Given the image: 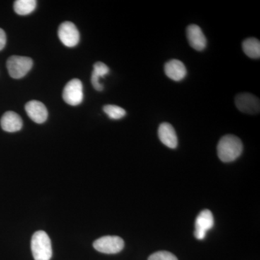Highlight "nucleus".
<instances>
[{
    "label": "nucleus",
    "mask_w": 260,
    "mask_h": 260,
    "mask_svg": "<svg viewBox=\"0 0 260 260\" xmlns=\"http://www.w3.org/2000/svg\"><path fill=\"white\" fill-rule=\"evenodd\" d=\"M237 109L246 114H258L260 110L259 99L251 93L239 94L235 99Z\"/></svg>",
    "instance_id": "nucleus-7"
},
{
    "label": "nucleus",
    "mask_w": 260,
    "mask_h": 260,
    "mask_svg": "<svg viewBox=\"0 0 260 260\" xmlns=\"http://www.w3.org/2000/svg\"><path fill=\"white\" fill-rule=\"evenodd\" d=\"M37 5L35 0H17L14 3V10L17 14L26 15L34 11Z\"/></svg>",
    "instance_id": "nucleus-16"
},
{
    "label": "nucleus",
    "mask_w": 260,
    "mask_h": 260,
    "mask_svg": "<svg viewBox=\"0 0 260 260\" xmlns=\"http://www.w3.org/2000/svg\"><path fill=\"white\" fill-rule=\"evenodd\" d=\"M58 36L61 43L68 47H74L80 41V34L74 23L64 22L59 25Z\"/></svg>",
    "instance_id": "nucleus-6"
},
{
    "label": "nucleus",
    "mask_w": 260,
    "mask_h": 260,
    "mask_svg": "<svg viewBox=\"0 0 260 260\" xmlns=\"http://www.w3.org/2000/svg\"><path fill=\"white\" fill-rule=\"evenodd\" d=\"M164 72L168 78L177 82L184 79L187 73L185 65L178 59H172L166 63Z\"/></svg>",
    "instance_id": "nucleus-12"
},
{
    "label": "nucleus",
    "mask_w": 260,
    "mask_h": 260,
    "mask_svg": "<svg viewBox=\"0 0 260 260\" xmlns=\"http://www.w3.org/2000/svg\"><path fill=\"white\" fill-rule=\"evenodd\" d=\"M109 73V69L107 65L102 62L98 61L93 65V71L92 73L91 82L93 86L98 91H102L104 89L102 84L100 83V78H104Z\"/></svg>",
    "instance_id": "nucleus-14"
},
{
    "label": "nucleus",
    "mask_w": 260,
    "mask_h": 260,
    "mask_svg": "<svg viewBox=\"0 0 260 260\" xmlns=\"http://www.w3.org/2000/svg\"><path fill=\"white\" fill-rule=\"evenodd\" d=\"M218 155L220 160L225 162L237 160L243 151V144L241 140L235 135H227L219 141Z\"/></svg>",
    "instance_id": "nucleus-1"
},
{
    "label": "nucleus",
    "mask_w": 260,
    "mask_h": 260,
    "mask_svg": "<svg viewBox=\"0 0 260 260\" xmlns=\"http://www.w3.org/2000/svg\"><path fill=\"white\" fill-rule=\"evenodd\" d=\"M213 225V213L209 210H203L195 220V238L199 240H203L206 237L207 232L210 230Z\"/></svg>",
    "instance_id": "nucleus-8"
},
{
    "label": "nucleus",
    "mask_w": 260,
    "mask_h": 260,
    "mask_svg": "<svg viewBox=\"0 0 260 260\" xmlns=\"http://www.w3.org/2000/svg\"><path fill=\"white\" fill-rule=\"evenodd\" d=\"M31 251L35 260H50L52 247L50 238L45 232L34 233L31 239Z\"/></svg>",
    "instance_id": "nucleus-2"
},
{
    "label": "nucleus",
    "mask_w": 260,
    "mask_h": 260,
    "mask_svg": "<svg viewBox=\"0 0 260 260\" xmlns=\"http://www.w3.org/2000/svg\"><path fill=\"white\" fill-rule=\"evenodd\" d=\"M25 111L30 119L37 124H42L47 121L48 111L43 103L39 101H30L25 107Z\"/></svg>",
    "instance_id": "nucleus-10"
},
{
    "label": "nucleus",
    "mask_w": 260,
    "mask_h": 260,
    "mask_svg": "<svg viewBox=\"0 0 260 260\" xmlns=\"http://www.w3.org/2000/svg\"><path fill=\"white\" fill-rule=\"evenodd\" d=\"M0 124L3 129L8 133H15L23 127L21 117L14 112H5L2 116Z\"/></svg>",
    "instance_id": "nucleus-13"
},
{
    "label": "nucleus",
    "mask_w": 260,
    "mask_h": 260,
    "mask_svg": "<svg viewBox=\"0 0 260 260\" xmlns=\"http://www.w3.org/2000/svg\"><path fill=\"white\" fill-rule=\"evenodd\" d=\"M7 37L6 34L4 30L0 28V51L4 49L5 45H6Z\"/></svg>",
    "instance_id": "nucleus-19"
},
{
    "label": "nucleus",
    "mask_w": 260,
    "mask_h": 260,
    "mask_svg": "<svg viewBox=\"0 0 260 260\" xmlns=\"http://www.w3.org/2000/svg\"><path fill=\"white\" fill-rule=\"evenodd\" d=\"M124 240L116 236H106L93 242L94 249L104 254H117L124 249Z\"/></svg>",
    "instance_id": "nucleus-4"
},
{
    "label": "nucleus",
    "mask_w": 260,
    "mask_h": 260,
    "mask_svg": "<svg viewBox=\"0 0 260 260\" xmlns=\"http://www.w3.org/2000/svg\"><path fill=\"white\" fill-rule=\"evenodd\" d=\"M148 260H178L177 256L167 251H160L153 253Z\"/></svg>",
    "instance_id": "nucleus-18"
},
{
    "label": "nucleus",
    "mask_w": 260,
    "mask_h": 260,
    "mask_svg": "<svg viewBox=\"0 0 260 260\" xmlns=\"http://www.w3.org/2000/svg\"><path fill=\"white\" fill-rule=\"evenodd\" d=\"M63 99L67 104L71 106H78L83 100V83L79 79L70 80L65 85L62 94Z\"/></svg>",
    "instance_id": "nucleus-5"
},
{
    "label": "nucleus",
    "mask_w": 260,
    "mask_h": 260,
    "mask_svg": "<svg viewBox=\"0 0 260 260\" xmlns=\"http://www.w3.org/2000/svg\"><path fill=\"white\" fill-rule=\"evenodd\" d=\"M32 60L27 56H12L7 61V68L10 77L15 79L23 78L31 70Z\"/></svg>",
    "instance_id": "nucleus-3"
},
{
    "label": "nucleus",
    "mask_w": 260,
    "mask_h": 260,
    "mask_svg": "<svg viewBox=\"0 0 260 260\" xmlns=\"http://www.w3.org/2000/svg\"><path fill=\"white\" fill-rule=\"evenodd\" d=\"M243 51L246 55L252 59H259L260 57V42L255 38H249L243 42Z\"/></svg>",
    "instance_id": "nucleus-15"
},
{
    "label": "nucleus",
    "mask_w": 260,
    "mask_h": 260,
    "mask_svg": "<svg viewBox=\"0 0 260 260\" xmlns=\"http://www.w3.org/2000/svg\"><path fill=\"white\" fill-rule=\"evenodd\" d=\"M186 37L189 45L197 51L204 50L207 45L206 38L200 26L191 24L186 28Z\"/></svg>",
    "instance_id": "nucleus-9"
},
{
    "label": "nucleus",
    "mask_w": 260,
    "mask_h": 260,
    "mask_svg": "<svg viewBox=\"0 0 260 260\" xmlns=\"http://www.w3.org/2000/svg\"><path fill=\"white\" fill-rule=\"evenodd\" d=\"M104 112L112 119H120L126 115V111L120 107L115 105H106Z\"/></svg>",
    "instance_id": "nucleus-17"
},
{
    "label": "nucleus",
    "mask_w": 260,
    "mask_h": 260,
    "mask_svg": "<svg viewBox=\"0 0 260 260\" xmlns=\"http://www.w3.org/2000/svg\"><path fill=\"white\" fill-rule=\"evenodd\" d=\"M158 138L162 144L168 148L174 149L178 145V138L175 129L169 123H162L158 127Z\"/></svg>",
    "instance_id": "nucleus-11"
}]
</instances>
